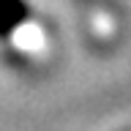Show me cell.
I'll use <instances>...</instances> for the list:
<instances>
[{
	"label": "cell",
	"instance_id": "1",
	"mask_svg": "<svg viewBox=\"0 0 131 131\" xmlns=\"http://www.w3.org/2000/svg\"><path fill=\"white\" fill-rule=\"evenodd\" d=\"M25 16V6L19 0H0V33L11 30Z\"/></svg>",
	"mask_w": 131,
	"mask_h": 131
}]
</instances>
